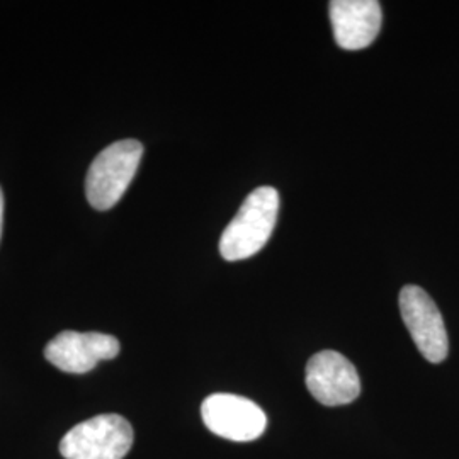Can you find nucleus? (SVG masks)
<instances>
[{
	"instance_id": "obj_1",
	"label": "nucleus",
	"mask_w": 459,
	"mask_h": 459,
	"mask_svg": "<svg viewBox=\"0 0 459 459\" xmlns=\"http://www.w3.org/2000/svg\"><path fill=\"white\" fill-rule=\"evenodd\" d=\"M278 210L279 195L274 187L263 186L252 191L220 238L221 257L237 263L261 252L274 231Z\"/></svg>"
},
{
	"instance_id": "obj_2",
	"label": "nucleus",
	"mask_w": 459,
	"mask_h": 459,
	"mask_svg": "<svg viewBox=\"0 0 459 459\" xmlns=\"http://www.w3.org/2000/svg\"><path fill=\"white\" fill-rule=\"evenodd\" d=\"M143 155V145L136 140H121L104 148L89 167L85 195L98 212H108L130 187Z\"/></svg>"
},
{
	"instance_id": "obj_3",
	"label": "nucleus",
	"mask_w": 459,
	"mask_h": 459,
	"mask_svg": "<svg viewBox=\"0 0 459 459\" xmlns=\"http://www.w3.org/2000/svg\"><path fill=\"white\" fill-rule=\"evenodd\" d=\"M133 427L125 417L104 413L70 429L60 443L66 459H123L132 449Z\"/></svg>"
},
{
	"instance_id": "obj_4",
	"label": "nucleus",
	"mask_w": 459,
	"mask_h": 459,
	"mask_svg": "<svg viewBox=\"0 0 459 459\" xmlns=\"http://www.w3.org/2000/svg\"><path fill=\"white\" fill-rule=\"evenodd\" d=\"M201 415L213 434L233 443L255 441L267 426L263 409L238 394H210L201 405Z\"/></svg>"
},
{
	"instance_id": "obj_5",
	"label": "nucleus",
	"mask_w": 459,
	"mask_h": 459,
	"mask_svg": "<svg viewBox=\"0 0 459 459\" xmlns=\"http://www.w3.org/2000/svg\"><path fill=\"white\" fill-rule=\"evenodd\" d=\"M400 312L420 354L432 364L443 362L449 352V341L434 299L422 288L409 284L400 293Z\"/></svg>"
},
{
	"instance_id": "obj_6",
	"label": "nucleus",
	"mask_w": 459,
	"mask_h": 459,
	"mask_svg": "<svg viewBox=\"0 0 459 459\" xmlns=\"http://www.w3.org/2000/svg\"><path fill=\"white\" fill-rule=\"evenodd\" d=\"M119 349V341L113 335L66 330L49 341L45 347V358L64 373L83 375L92 371L100 361L115 359Z\"/></svg>"
},
{
	"instance_id": "obj_7",
	"label": "nucleus",
	"mask_w": 459,
	"mask_h": 459,
	"mask_svg": "<svg viewBox=\"0 0 459 459\" xmlns=\"http://www.w3.org/2000/svg\"><path fill=\"white\" fill-rule=\"evenodd\" d=\"M307 388L325 407H341L361 394V381L354 364L341 352L322 351L307 364Z\"/></svg>"
},
{
	"instance_id": "obj_8",
	"label": "nucleus",
	"mask_w": 459,
	"mask_h": 459,
	"mask_svg": "<svg viewBox=\"0 0 459 459\" xmlns=\"http://www.w3.org/2000/svg\"><path fill=\"white\" fill-rule=\"evenodd\" d=\"M328 11L333 38L341 48H368L377 39L383 22L377 0H332Z\"/></svg>"
},
{
	"instance_id": "obj_9",
	"label": "nucleus",
	"mask_w": 459,
	"mask_h": 459,
	"mask_svg": "<svg viewBox=\"0 0 459 459\" xmlns=\"http://www.w3.org/2000/svg\"><path fill=\"white\" fill-rule=\"evenodd\" d=\"M2 220H4V195L0 189V237H2Z\"/></svg>"
}]
</instances>
